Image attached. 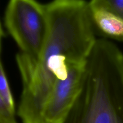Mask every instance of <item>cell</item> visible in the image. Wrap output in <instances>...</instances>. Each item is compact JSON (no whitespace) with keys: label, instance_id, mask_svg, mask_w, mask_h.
<instances>
[{"label":"cell","instance_id":"6da1fadb","mask_svg":"<svg viewBox=\"0 0 123 123\" xmlns=\"http://www.w3.org/2000/svg\"><path fill=\"white\" fill-rule=\"evenodd\" d=\"M44 7L48 31L39 57L20 52L16 57L23 88L18 114L23 123H42L56 80L66 79L72 66L85 64L97 40L88 2L56 0Z\"/></svg>","mask_w":123,"mask_h":123},{"label":"cell","instance_id":"7a4b0ae2","mask_svg":"<svg viewBox=\"0 0 123 123\" xmlns=\"http://www.w3.org/2000/svg\"><path fill=\"white\" fill-rule=\"evenodd\" d=\"M62 123H123V54L114 43L97 40L80 92Z\"/></svg>","mask_w":123,"mask_h":123},{"label":"cell","instance_id":"3957f363","mask_svg":"<svg viewBox=\"0 0 123 123\" xmlns=\"http://www.w3.org/2000/svg\"><path fill=\"white\" fill-rule=\"evenodd\" d=\"M4 20L20 52L37 60L48 31L44 4L32 0H12L6 8Z\"/></svg>","mask_w":123,"mask_h":123},{"label":"cell","instance_id":"277c9868","mask_svg":"<svg viewBox=\"0 0 123 123\" xmlns=\"http://www.w3.org/2000/svg\"><path fill=\"white\" fill-rule=\"evenodd\" d=\"M85 63L72 66L66 79L56 80L43 110L42 123L63 122L80 92Z\"/></svg>","mask_w":123,"mask_h":123},{"label":"cell","instance_id":"5b68a950","mask_svg":"<svg viewBox=\"0 0 123 123\" xmlns=\"http://www.w3.org/2000/svg\"><path fill=\"white\" fill-rule=\"evenodd\" d=\"M90 11L94 27L106 37L123 40V19L103 10L90 8Z\"/></svg>","mask_w":123,"mask_h":123},{"label":"cell","instance_id":"8992f818","mask_svg":"<svg viewBox=\"0 0 123 123\" xmlns=\"http://www.w3.org/2000/svg\"><path fill=\"white\" fill-rule=\"evenodd\" d=\"M88 3L90 8L103 10L123 19V0H93Z\"/></svg>","mask_w":123,"mask_h":123},{"label":"cell","instance_id":"52a82bcc","mask_svg":"<svg viewBox=\"0 0 123 123\" xmlns=\"http://www.w3.org/2000/svg\"><path fill=\"white\" fill-rule=\"evenodd\" d=\"M0 95L5 103L12 113L14 114V102L8 85L1 60H0Z\"/></svg>","mask_w":123,"mask_h":123},{"label":"cell","instance_id":"ba28073f","mask_svg":"<svg viewBox=\"0 0 123 123\" xmlns=\"http://www.w3.org/2000/svg\"><path fill=\"white\" fill-rule=\"evenodd\" d=\"M0 123H17L14 114L12 113L0 95Z\"/></svg>","mask_w":123,"mask_h":123},{"label":"cell","instance_id":"9c48e42d","mask_svg":"<svg viewBox=\"0 0 123 123\" xmlns=\"http://www.w3.org/2000/svg\"><path fill=\"white\" fill-rule=\"evenodd\" d=\"M2 36H3V31H2V27H1V24H0V53H1V40H2Z\"/></svg>","mask_w":123,"mask_h":123}]
</instances>
